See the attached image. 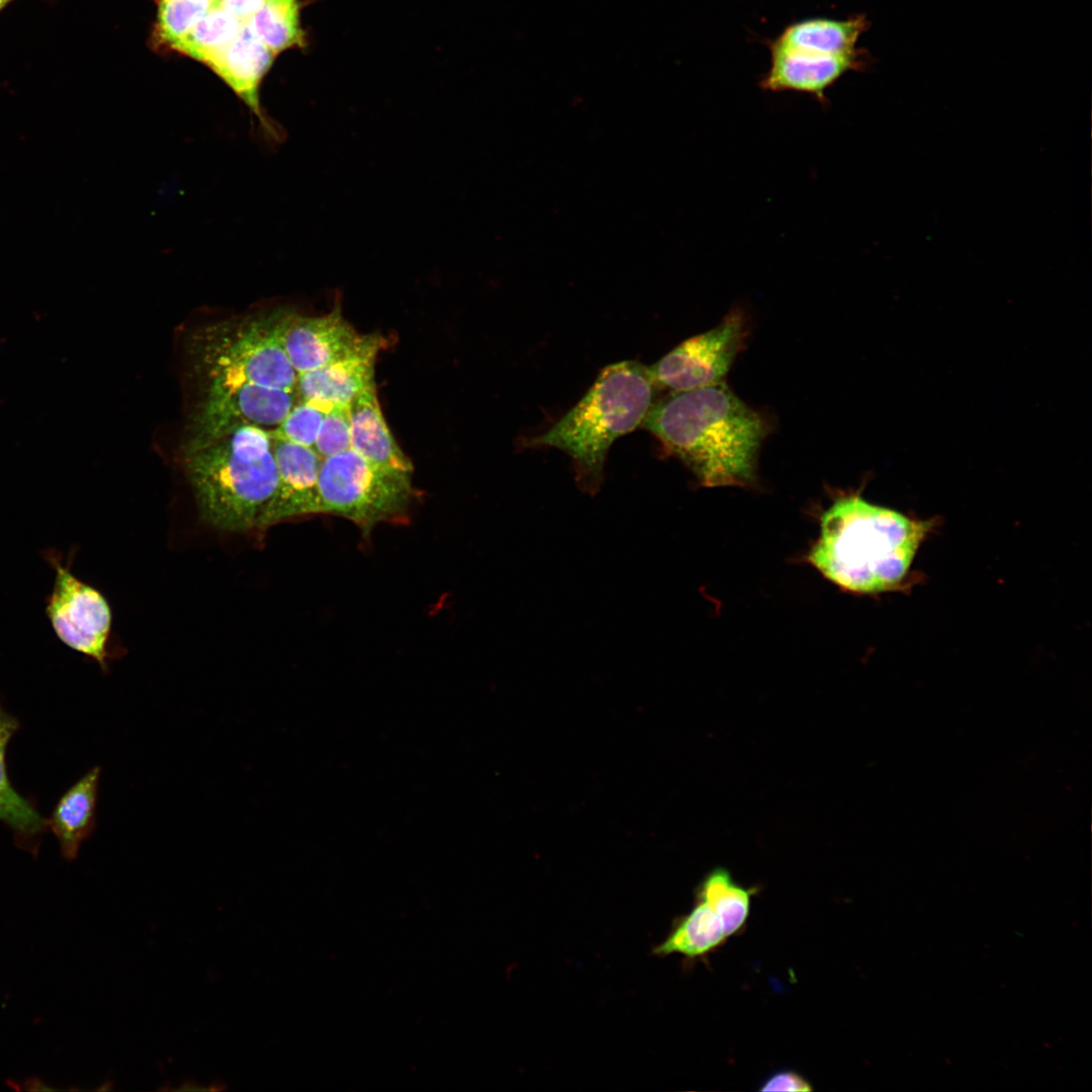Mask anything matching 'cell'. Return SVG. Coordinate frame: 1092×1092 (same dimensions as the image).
Listing matches in <instances>:
<instances>
[{
    "instance_id": "7c38bea8",
    "label": "cell",
    "mask_w": 1092,
    "mask_h": 1092,
    "mask_svg": "<svg viewBox=\"0 0 1092 1092\" xmlns=\"http://www.w3.org/2000/svg\"><path fill=\"white\" fill-rule=\"evenodd\" d=\"M771 63L759 81L762 90L796 91L826 105V90L849 71L864 66L860 51L848 55H815L769 47Z\"/></svg>"
},
{
    "instance_id": "2e32d148",
    "label": "cell",
    "mask_w": 1092,
    "mask_h": 1092,
    "mask_svg": "<svg viewBox=\"0 0 1092 1092\" xmlns=\"http://www.w3.org/2000/svg\"><path fill=\"white\" fill-rule=\"evenodd\" d=\"M100 767L94 766L79 779L60 798L47 827L59 841L62 856L69 861L77 858L81 844L96 827V803Z\"/></svg>"
},
{
    "instance_id": "5b68a950",
    "label": "cell",
    "mask_w": 1092,
    "mask_h": 1092,
    "mask_svg": "<svg viewBox=\"0 0 1092 1092\" xmlns=\"http://www.w3.org/2000/svg\"><path fill=\"white\" fill-rule=\"evenodd\" d=\"M293 311H258L201 327L189 344L194 372L205 392L246 383L296 391L298 374L283 338Z\"/></svg>"
},
{
    "instance_id": "d4e9b609",
    "label": "cell",
    "mask_w": 1092,
    "mask_h": 1092,
    "mask_svg": "<svg viewBox=\"0 0 1092 1092\" xmlns=\"http://www.w3.org/2000/svg\"><path fill=\"white\" fill-rule=\"evenodd\" d=\"M313 449L322 458L351 449L350 404L334 405L321 425Z\"/></svg>"
},
{
    "instance_id": "30bf717a",
    "label": "cell",
    "mask_w": 1092,
    "mask_h": 1092,
    "mask_svg": "<svg viewBox=\"0 0 1092 1092\" xmlns=\"http://www.w3.org/2000/svg\"><path fill=\"white\" fill-rule=\"evenodd\" d=\"M270 437L278 480L271 499L259 516L257 529L317 514L322 458L312 447L289 442L271 433Z\"/></svg>"
},
{
    "instance_id": "4fadbf2b",
    "label": "cell",
    "mask_w": 1092,
    "mask_h": 1092,
    "mask_svg": "<svg viewBox=\"0 0 1092 1092\" xmlns=\"http://www.w3.org/2000/svg\"><path fill=\"white\" fill-rule=\"evenodd\" d=\"M276 56L252 34L246 21L237 37L206 64L257 117L263 132L275 141L280 139V130L262 111L259 89Z\"/></svg>"
},
{
    "instance_id": "e0dca14e",
    "label": "cell",
    "mask_w": 1092,
    "mask_h": 1092,
    "mask_svg": "<svg viewBox=\"0 0 1092 1092\" xmlns=\"http://www.w3.org/2000/svg\"><path fill=\"white\" fill-rule=\"evenodd\" d=\"M869 25L864 15L805 19L787 26L768 47L815 55L853 54L858 51L856 42Z\"/></svg>"
},
{
    "instance_id": "f1b7e54d",
    "label": "cell",
    "mask_w": 1092,
    "mask_h": 1092,
    "mask_svg": "<svg viewBox=\"0 0 1092 1092\" xmlns=\"http://www.w3.org/2000/svg\"><path fill=\"white\" fill-rule=\"evenodd\" d=\"M13 1L15 0H0V13Z\"/></svg>"
},
{
    "instance_id": "52a82bcc",
    "label": "cell",
    "mask_w": 1092,
    "mask_h": 1092,
    "mask_svg": "<svg viewBox=\"0 0 1092 1092\" xmlns=\"http://www.w3.org/2000/svg\"><path fill=\"white\" fill-rule=\"evenodd\" d=\"M43 558L55 571L46 615L57 638L67 647L95 660L107 670L112 625L110 605L96 587L78 578L62 554L49 549Z\"/></svg>"
},
{
    "instance_id": "44dd1931",
    "label": "cell",
    "mask_w": 1092,
    "mask_h": 1092,
    "mask_svg": "<svg viewBox=\"0 0 1092 1092\" xmlns=\"http://www.w3.org/2000/svg\"><path fill=\"white\" fill-rule=\"evenodd\" d=\"M753 893L754 889L737 884L728 870L716 868L698 886L696 899L706 903L717 914L729 937L744 927Z\"/></svg>"
},
{
    "instance_id": "603a6c76",
    "label": "cell",
    "mask_w": 1092,
    "mask_h": 1092,
    "mask_svg": "<svg viewBox=\"0 0 1092 1092\" xmlns=\"http://www.w3.org/2000/svg\"><path fill=\"white\" fill-rule=\"evenodd\" d=\"M213 0H159L155 34L171 49L188 34L212 7Z\"/></svg>"
},
{
    "instance_id": "7a4b0ae2",
    "label": "cell",
    "mask_w": 1092,
    "mask_h": 1092,
    "mask_svg": "<svg viewBox=\"0 0 1092 1092\" xmlns=\"http://www.w3.org/2000/svg\"><path fill=\"white\" fill-rule=\"evenodd\" d=\"M933 527L869 503L841 496L820 517V534L807 560L843 590L874 595L898 589Z\"/></svg>"
},
{
    "instance_id": "484cf974",
    "label": "cell",
    "mask_w": 1092,
    "mask_h": 1092,
    "mask_svg": "<svg viewBox=\"0 0 1092 1092\" xmlns=\"http://www.w3.org/2000/svg\"><path fill=\"white\" fill-rule=\"evenodd\" d=\"M760 1091H811V1084L799 1073L783 1070L770 1075L759 1088Z\"/></svg>"
},
{
    "instance_id": "9a60e30c",
    "label": "cell",
    "mask_w": 1092,
    "mask_h": 1092,
    "mask_svg": "<svg viewBox=\"0 0 1092 1092\" xmlns=\"http://www.w3.org/2000/svg\"><path fill=\"white\" fill-rule=\"evenodd\" d=\"M351 449L377 466L413 473V464L400 449L383 417L375 385L350 403Z\"/></svg>"
},
{
    "instance_id": "cb8c5ba5",
    "label": "cell",
    "mask_w": 1092,
    "mask_h": 1092,
    "mask_svg": "<svg viewBox=\"0 0 1092 1092\" xmlns=\"http://www.w3.org/2000/svg\"><path fill=\"white\" fill-rule=\"evenodd\" d=\"M333 406L317 400L299 399L279 426L269 431L278 438L313 448L323 420Z\"/></svg>"
},
{
    "instance_id": "9c48e42d",
    "label": "cell",
    "mask_w": 1092,
    "mask_h": 1092,
    "mask_svg": "<svg viewBox=\"0 0 1092 1092\" xmlns=\"http://www.w3.org/2000/svg\"><path fill=\"white\" fill-rule=\"evenodd\" d=\"M742 311L731 310L715 328L690 338L648 367L657 386L687 391L722 382L743 348Z\"/></svg>"
},
{
    "instance_id": "ac0fdd59",
    "label": "cell",
    "mask_w": 1092,
    "mask_h": 1092,
    "mask_svg": "<svg viewBox=\"0 0 1092 1092\" xmlns=\"http://www.w3.org/2000/svg\"><path fill=\"white\" fill-rule=\"evenodd\" d=\"M18 727V720L0 706V820L14 832L19 846L36 854L46 819L13 788L6 767V749Z\"/></svg>"
},
{
    "instance_id": "277c9868",
    "label": "cell",
    "mask_w": 1092,
    "mask_h": 1092,
    "mask_svg": "<svg viewBox=\"0 0 1092 1092\" xmlns=\"http://www.w3.org/2000/svg\"><path fill=\"white\" fill-rule=\"evenodd\" d=\"M184 455L201 518L226 532L256 528L278 480L269 430L245 426Z\"/></svg>"
},
{
    "instance_id": "4316f807",
    "label": "cell",
    "mask_w": 1092,
    "mask_h": 1092,
    "mask_svg": "<svg viewBox=\"0 0 1092 1092\" xmlns=\"http://www.w3.org/2000/svg\"><path fill=\"white\" fill-rule=\"evenodd\" d=\"M267 0H217L218 5L236 18L247 21Z\"/></svg>"
},
{
    "instance_id": "3957f363",
    "label": "cell",
    "mask_w": 1092,
    "mask_h": 1092,
    "mask_svg": "<svg viewBox=\"0 0 1092 1092\" xmlns=\"http://www.w3.org/2000/svg\"><path fill=\"white\" fill-rule=\"evenodd\" d=\"M654 388L648 367L639 362L606 366L570 411L527 443L565 452L573 462L578 486L596 493L610 447L643 424L653 406Z\"/></svg>"
},
{
    "instance_id": "7402d4cb",
    "label": "cell",
    "mask_w": 1092,
    "mask_h": 1092,
    "mask_svg": "<svg viewBox=\"0 0 1092 1092\" xmlns=\"http://www.w3.org/2000/svg\"><path fill=\"white\" fill-rule=\"evenodd\" d=\"M245 23L222 9L217 0H213L205 16L171 50L206 65L237 37Z\"/></svg>"
},
{
    "instance_id": "5bb4252c",
    "label": "cell",
    "mask_w": 1092,
    "mask_h": 1092,
    "mask_svg": "<svg viewBox=\"0 0 1092 1092\" xmlns=\"http://www.w3.org/2000/svg\"><path fill=\"white\" fill-rule=\"evenodd\" d=\"M380 335L360 351L298 374L296 393L300 400H317L332 405L350 404L359 394L375 385L374 362L383 348Z\"/></svg>"
},
{
    "instance_id": "8992f818",
    "label": "cell",
    "mask_w": 1092,
    "mask_h": 1092,
    "mask_svg": "<svg viewBox=\"0 0 1092 1092\" xmlns=\"http://www.w3.org/2000/svg\"><path fill=\"white\" fill-rule=\"evenodd\" d=\"M416 498L412 473L372 464L352 449L322 459L317 514L351 521L363 538L381 523L405 524Z\"/></svg>"
},
{
    "instance_id": "6da1fadb",
    "label": "cell",
    "mask_w": 1092,
    "mask_h": 1092,
    "mask_svg": "<svg viewBox=\"0 0 1092 1092\" xmlns=\"http://www.w3.org/2000/svg\"><path fill=\"white\" fill-rule=\"evenodd\" d=\"M642 427L708 487L751 485L767 434L762 417L723 382L653 404Z\"/></svg>"
},
{
    "instance_id": "d6986e66",
    "label": "cell",
    "mask_w": 1092,
    "mask_h": 1092,
    "mask_svg": "<svg viewBox=\"0 0 1092 1092\" xmlns=\"http://www.w3.org/2000/svg\"><path fill=\"white\" fill-rule=\"evenodd\" d=\"M728 938L720 918L696 899L692 910L679 917L664 940L654 947L656 956L681 954L696 959L708 954Z\"/></svg>"
},
{
    "instance_id": "ba28073f",
    "label": "cell",
    "mask_w": 1092,
    "mask_h": 1092,
    "mask_svg": "<svg viewBox=\"0 0 1092 1092\" xmlns=\"http://www.w3.org/2000/svg\"><path fill=\"white\" fill-rule=\"evenodd\" d=\"M296 391L246 383L207 391L190 420L184 454L245 426L275 429L297 401Z\"/></svg>"
},
{
    "instance_id": "ffe728a7",
    "label": "cell",
    "mask_w": 1092,
    "mask_h": 1092,
    "mask_svg": "<svg viewBox=\"0 0 1092 1092\" xmlns=\"http://www.w3.org/2000/svg\"><path fill=\"white\" fill-rule=\"evenodd\" d=\"M247 26L254 36L274 54L304 49L307 38L300 21L299 0H267L249 20Z\"/></svg>"
},
{
    "instance_id": "8fae6325",
    "label": "cell",
    "mask_w": 1092,
    "mask_h": 1092,
    "mask_svg": "<svg viewBox=\"0 0 1092 1092\" xmlns=\"http://www.w3.org/2000/svg\"><path fill=\"white\" fill-rule=\"evenodd\" d=\"M378 334H359L339 307L323 315L295 312L284 333L283 344L297 374L348 357L372 343Z\"/></svg>"
},
{
    "instance_id": "83f0119b",
    "label": "cell",
    "mask_w": 1092,
    "mask_h": 1092,
    "mask_svg": "<svg viewBox=\"0 0 1092 1092\" xmlns=\"http://www.w3.org/2000/svg\"><path fill=\"white\" fill-rule=\"evenodd\" d=\"M224 1087H219L218 1084L203 1085L196 1082H185L180 1087L173 1088V1091H209L220 1090Z\"/></svg>"
}]
</instances>
